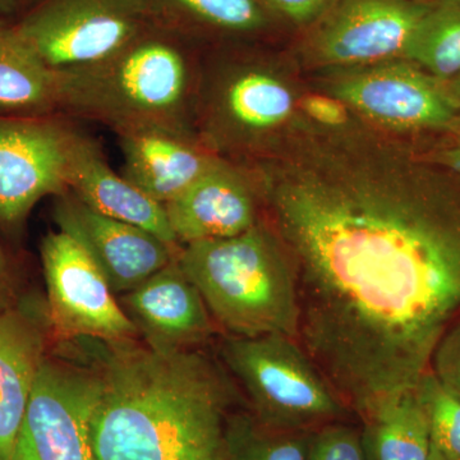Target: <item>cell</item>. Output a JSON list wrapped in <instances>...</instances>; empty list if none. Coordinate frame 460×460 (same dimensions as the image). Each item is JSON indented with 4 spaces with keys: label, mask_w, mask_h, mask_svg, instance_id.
Listing matches in <instances>:
<instances>
[{
    "label": "cell",
    "mask_w": 460,
    "mask_h": 460,
    "mask_svg": "<svg viewBox=\"0 0 460 460\" xmlns=\"http://www.w3.org/2000/svg\"><path fill=\"white\" fill-rule=\"evenodd\" d=\"M255 172L295 271L296 341L363 419L419 385L460 320V177L344 135L302 140Z\"/></svg>",
    "instance_id": "cell-1"
},
{
    "label": "cell",
    "mask_w": 460,
    "mask_h": 460,
    "mask_svg": "<svg viewBox=\"0 0 460 460\" xmlns=\"http://www.w3.org/2000/svg\"><path fill=\"white\" fill-rule=\"evenodd\" d=\"M102 341L93 366L95 460H228L226 422L238 393L219 362L137 339Z\"/></svg>",
    "instance_id": "cell-2"
},
{
    "label": "cell",
    "mask_w": 460,
    "mask_h": 460,
    "mask_svg": "<svg viewBox=\"0 0 460 460\" xmlns=\"http://www.w3.org/2000/svg\"><path fill=\"white\" fill-rule=\"evenodd\" d=\"M184 35L164 25L95 63L58 71V113L117 133L159 128L196 133V75Z\"/></svg>",
    "instance_id": "cell-3"
},
{
    "label": "cell",
    "mask_w": 460,
    "mask_h": 460,
    "mask_svg": "<svg viewBox=\"0 0 460 460\" xmlns=\"http://www.w3.org/2000/svg\"><path fill=\"white\" fill-rule=\"evenodd\" d=\"M177 261L228 335L298 337L295 271L274 230L259 223L234 237L184 244Z\"/></svg>",
    "instance_id": "cell-4"
},
{
    "label": "cell",
    "mask_w": 460,
    "mask_h": 460,
    "mask_svg": "<svg viewBox=\"0 0 460 460\" xmlns=\"http://www.w3.org/2000/svg\"><path fill=\"white\" fill-rule=\"evenodd\" d=\"M220 356L244 390L251 413L269 428L311 432L349 416V408L296 338L228 335Z\"/></svg>",
    "instance_id": "cell-5"
},
{
    "label": "cell",
    "mask_w": 460,
    "mask_h": 460,
    "mask_svg": "<svg viewBox=\"0 0 460 460\" xmlns=\"http://www.w3.org/2000/svg\"><path fill=\"white\" fill-rule=\"evenodd\" d=\"M13 25L58 72L102 62L162 23L153 0H39Z\"/></svg>",
    "instance_id": "cell-6"
},
{
    "label": "cell",
    "mask_w": 460,
    "mask_h": 460,
    "mask_svg": "<svg viewBox=\"0 0 460 460\" xmlns=\"http://www.w3.org/2000/svg\"><path fill=\"white\" fill-rule=\"evenodd\" d=\"M96 393L93 367L47 354L11 460H95L91 419Z\"/></svg>",
    "instance_id": "cell-7"
},
{
    "label": "cell",
    "mask_w": 460,
    "mask_h": 460,
    "mask_svg": "<svg viewBox=\"0 0 460 460\" xmlns=\"http://www.w3.org/2000/svg\"><path fill=\"white\" fill-rule=\"evenodd\" d=\"M78 131L62 114L0 115V223L17 226L40 199L68 190Z\"/></svg>",
    "instance_id": "cell-8"
},
{
    "label": "cell",
    "mask_w": 460,
    "mask_h": 460,
    "mask_svg": "<svg viewBox=\"0 0 460 460\" xmlns=\"http://www.w3.org/2000/svg\"><path fill=\"white\" fill-rule=\"evenodd\" d=\"M48 319L58 337L96 341L140 338L102 272L74 238L50 232L41 242Z\"/></svg>",
    "instance_id": "cell-9"
},
{
    "label": "cell",
    "mask_w": 460,
    "mask_h": 460,
    "mask_svg": "<svg viewBox=\"0 0 460 460\" xmlns=\"http://www.w3.org/2000/svg\"><path fill=\"white\" fill-rule=\"evenodd\" d=\"M428 5L420 0H335L311 36V54L328 66L402 59Z\"/></svg>",
    "instance_id": "cell-10"
},
{
    "label": "cell",
    "mask_w": 460,
    "mask_h": 460,
    "mask_svg": "<svg viewBox=\"0 0 460 460\" xmlns=\"http://www.w3.org/2000/svg\"><path fill=\"white\" fill-rule=\"evenodd\" d=\"M334 93L359 113L395 129L453 128L459 114L444 81L405 59L363 66L341 77Z\"/></svg>",
    "instance_id": "cell-11"
},
{
    "label": "cell",
    "mask_w": 460,
    "mask_h": 460,
    "mask_svg": "<svg viewBox=\"0 0 460 460\" xmlns=\"http://www.w3.org/2000/svg\"><path fill=\"white\" fill-rule=\"evenodd\" d=\"M53 217L89 253L114 295L135 289L181 252L147 230L93 210L71 190L57 196Z\"/></svg>",
    "instance_id": "cell-12"
},
{
    "label": "cell",
    "mask_w": 460,
    "mask_h": 460,
    "mask_svg": "<svg viewBox=\"0 0 460 460\" xmlns=\"http://www.w3.org/2000/svg\"><path fill=\"white\" fill-rule=\"evenodd\" d=\"M142 341L163 352L198 349L217 328L198 287L177 259L118 298Z\"/></svg>",
    "instance_id": "cell-13"
},
{
    "label": "cell",
    "mask_w": 460,
    "mask_h": 460,
    "mask_svg": "<svg viewBox=\"0 0 460 460\" xmlns=\"http://www.w3.org/2000/svg\"><path fill=\"white\" fill-rule=\"evenodd\" d=\"M255 180L217 159L181 196L165 204L181 246L193 242L234 237L259 224Z\"/></svg>",
    "instance_id": "cell-14"
},
{
    "label": "cell",
    "mask_w": 460,
    "mask_h": 460,
    "mask_svg": "<svg viewBox=\"0 0 460 460\" xmlns=\"http://www.w3.org/2000/svg\"><path fill=\"white\" fill-rule=\"evenodd\" d=\"M292 111V93L279 78L260 66H239L215 86L202 142H230L255 150Z\"/></svg>",
    "instance_id": "cell-15"
},
{
    "label": "cell",
    "mask_w": 460,
    "mask_h": 460,
    "mask_svg": "<svg viewBox=\"0 0 460 460\" xmlns=\"http://www.w3.org/2000/svg\"><path fill=\"white\" fill-rule=\"evenodd\" d=\"M117 137L124 177L163 205L190 189L219 159L196 133L148 127Z\"/></svg>",
    "instance_id": "cell-16"
},
{
    "label": "cell",
    "mask_w": 460,
    "mask_h": 460,
    "mask_svg": "<svg viewBox=\"0 0 460 460\" xmlns=\"http://www.w3.org/2000/svg\"><path fill=\"white\" fill-rule=\"evenodd\" d=\"M49 319L31 305L0 311V460H11L41 363Z\"/></svg>",
    "instance_id": "cell-17"
},
{
    "label": "cell",
    "mask_w": 460,
    "mask_h": 460,
    "mask_svg": "<svg viewBox=\"0 0 460 460\" xmlns=\"http://www.w3.org/2000/svg\"><path fill=\"white\" fill-rule=\"evenodd\" d=\"M68 190L93 210L147 230L169 246L181 250L165 206L114 172L98 142L81 131L72 148Z\"/></svg>",
    "instance_id": "cell-18"
},
{
    "label": "cell",
    "mask_w": 460,
    "mask_h": 460,
    "mask_svg": "<svg viewBox=\"0 0 460 460\" xmlns=\"http://www.w3.org/2000/svg\"><path fill=\"white\" fill-rule=\"evenodd\" d=\"M361 420L368 460L429 459V411L417 386L390 396Z\"/></svg>",
    "instance_id": "cell-19"
},
{
    "label": "cell",
    "mask_w": 460,
    "mask_h": 460,
    "mask_svg": "<svg viewBox=\"0 0 460 460\" xmlns=\"http://www.w3.org/2000/svg\"><path fill=\"white\" fill-rule=\"evenodd\" d=\"M0 109L17 117L59 114L57 71L5 21H0Z\"/></svg>",
    "instance_id": "cell-20"
},
{
    "label": "cell",
    "mask_w": 460,
    "mask_h": 460,
    "mask_svg": "<svg viewBox=\"0 0 460 460\" xmlns=\"http://www.w3.org/2000/svg\"><path fill=\"white\" fill-rule=\"evenodd\" d=\"M402 59L438 80L460 74V0H431Z\"/></svg>",
    "instance_id": "cell-21"
},
{
    "label": "cell",
    "mask_w": 460,
    "mask_h": 460,
    "mask_svg": "<svg viewBox=\"0 0 460 460\" xmlns=\"http://www.w3.org/2000/svg\"><path fill=\"white\" fill-rule=\"evenodd\" d=\"M153 4L159 22L181 35L190 26L247 35L268 25V11L260 0H153Z\"/></svg>",
    "instance_id": "cell-22"
},
{
    "label": "cell",
    "mask_w": 460,
    "mask_h": 460,
    "mask_svg": "<svg viewBox=\"0 0 460 460\" xmlns=\"http://www.w3.org/2000/svg\"><path fill=\"white\" fill-rule=\"evenodd\" d=\"M310 432L263 425L251 411H232L226 422L228 460H305Z\"/></svg>",
    "instance_id": "cell-23"
},
{
    "label": "cell",
    "mask_w": 460,
    "mask_h": 460,
    "mask_svg": "<svg viewBox=\"0 0 460 460\" xmlns=\"http://www.w3.org/2000/svg\"><path fill=\"white\" fill-rule=\"evenodd\" d=\"M429 411L432 445L447 460H460V396L444 385L431 368L417 385Z\"/></svg>",
    "instance_id": "cell-24"
},
{
    "label": "cell",
    "mask_w": 460,
    "mask_h": 460,
    "mask_svg": "<svg viewBox=\"0 0 460 460\" xmlns=\"http://www.w3.org/2000/svg\"><path fill=\"white\" fill-rule=\"evenodd\" d=\"M305 460H368L362 429L344 420L330 422L310 432Z\"/></svg>",
    "instance_id": "cell-25"
},
{
    "label": "cell",
    "mask_w": 460,
    "mask_h": 460,
    "mask_svg": "<svg viewBox=\"0 0 460 460\" xmlns=\"http://www.w3.org/2000/svg\"><path fill=\"white\" fill-rule=\"evenodd\" d=\"M431 371L445 386L460 396V320L436 348Z\"/></svg>",
    "instance_id": "cell-26"
},
{
    "label": "cell",
    "mask_w": 460,
    "mask_h": 460,
    "mask_svg": "<svg viewBox=\"0 0 460 460\" xmlns=\"http://www.w3.org/2000/svg\"><path fill=\"white\" fill-rule=\"evenodd\" d=\"M266 11L275 12L296 25L319 21L335 0H260Z\"/></svg>",
    "instance_id": "cell-27"
},
{
    "label": "cell",
    "mask_w": 460,
    "mask_h": 460,
    "mask_svg": "<svg viewBox=\"0 0 460 460\" xmlns=\"http://www.w3.org/2000/svg\"><path fill=\"white\" fill-rule=\"evenodd\" d=\"M305 113L323 126L339 127L347 120V108L338 98L314 95L302 102Z\"/></svg>",
    "instance_id": "cell-28"
},
{
    "label": "cell",
    "mask_w": 460,
    "mask_h": 460,
    "mask_svg": "<svg viewBox=\"0 0 460 460\" xmlns=\"http://www.w3.org/2000/svg\"><path fill=\"white\" fill-rule=\"evenodd\" d=\"M16 304L7 257L0 247V311Z\"/></svg>",
    "instance_id": "cell-29"
},
{
    "label": "cell",
    "mask_w": 460,
    "mask_h": 460,
    "mask_svg": "<svg viewBox=\"0 0 460 460\" xmlns=\"http://www.w3.org/2000/svg\"><path fill=\"white\" fill-rule=\"evenodd\" d=\"M431 162L443 166L460 177V138L452 145H447L440 150L436 151Z\"/></svg>",
    "instance_id": "cell-30"
},
{
    "label": "cell",
    "mask_w": 460,
    "mask_h": 460,
    "mask_svg": "<svg viewBox=\"0 0 460 460\" xmlns=\"http://www.w3.org/2000/svg\"><path fill=\"white\" fill-rule=\"evenodd\" d=\"M38 2L39 0H0V21L9 22L11 18L18 14L22 17Z\"/></svg>",
    "instance_id": "cell-31"
},
{
    "label": "cell",
    "mask_w": 460,
    "mask_h": 460,
    "mask_svg": "<svg viewBox=\"0 0 460 460\" xmlns=\"http://www.w3.org/2000/svg\"><path fill=\"white\" fill-rule=\"evenodd\" d=\"M444 84L447 98H449L453 107L460 113V74L454 75L449 80H445Z\"/></svg>",
    "instance_id": "cell-32"
},
{
    "label": "cell",
    "mask_w": 460,
    "mask_h": 460,
    "mask_svg": "<svg viewBox=\"0 0 460 460\" xmlns=\"http://www.w3.org/2000/svg\"><path fill=\"white\" fill-rule=\"evenodd\" d=\"M429 460H447V459H445V456H443V454L438 452V450L436 449L434 445H432L431 456H429Z\"/></svg>",
    "instance_id": "cell-33"
},
{
    "label": "cell",
    "mask_w": 460,
    "mask_h": 460,
    "mask_svg": "<svg viewBox=\"0 0 460 460\" xmlns=\"http://www.w3.org/2000/svg\"><path fill=\"white\" fill-rule=\"evenodd\" d=\"M453 128H460V113L458 114V117H456V122H454Z\"/></svg>",
    "instance_id": "cell-34"
},
{
    "label": "cell",
    "mask_w": 460,
    "mask_h": 460,
    "mask_svg": "<svg viewBox=\"0 0 460 460\" xmlns=\"http://www.w3.org/2000/svg\"><path fill=\"white\" fill-rule=\"evenodd\" d=\"M420 2H431V0H420Z\"/></svg>",
    "instance_id": "cell-35"
}]
</instances>
